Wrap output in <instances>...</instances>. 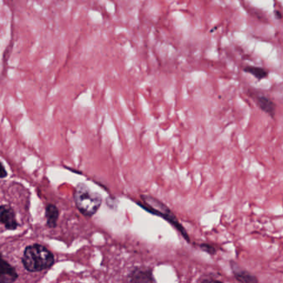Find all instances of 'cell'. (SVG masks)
Here are the masks:
<instances>
[{
  "label": "cell",
  "mask_w": 283,
  "mask_h": 283,
  "mask_svg": "<svg viewBox=\"0 0 283 283\" xmlns=\"http://www.w3.org/2000/svg\"><path fill=\"white\" fill-rule=\"evenodd\" d=\"M200 248L202 249L204 252L207 253L210 255L213 256L217 253V248H215L214 246L211 245V244H208V243H201L200 245Z\"/></svg>",
  "instance_id": "cell-11"
},
{
  "label": "cell",
  "mask_w": 283,
  "mask_h": 283,
  "mask_svg": "<svg viewBox=\"0 0 283 283\" xmlns=\"http://www.w3.org/2000/svg\"><path fill=\"white\" fill-rule=\"evenodd\" d=\"M73 200L79 212L86 217H92L98 212L102 204V197L98 193L93 192L87 185L80 183L75 188Z\"/></svg>",
  "instance_id": "cell-2"
},
{
  "label": "cell",
  "mask_w": 283,
  "mask_h": 283,
  "mask_svg": "<svg viewBox=\"0 0 283 283\" xmlns=\"http://www.w3.org/2000/svg\"><path fill=\"white\" fill-rule=\"evenodd\" d=\"M0 223L3 224L7 230H16L19 226L16 219L15 211L9 205H0Z\"/></svg>",
  "instance_id": "cell-4"
},
{
  "label": "cell",
  "mask_w": 283,
  "mask_h": 283,
  "mask_svg": "<svg viewBox=\"0 0 283 283\" xmlns=\"http://www.w3.org/2000/svg\"><path fill=\"white\" fill-rule=\"evenodd\" d=\"M8 176V172L6 170L5 166L3 163L0 161V179H4Z\"/></svg>",
  "instance_id": "cell-12"
},
{
  "label": "cell",
  "mask_w": 283,
  "mask_h": 283,
  "mask_svg": "<svg viewBox=\"0 0 283 283\" xmlns=\"http://www.w3.org/2000/svg\"><path fill=\"white\" fill-rule=\"evenodd\" d=\"M256 102L258 104V107L264 111L265 113L270 116L272 118H274L276 115V104L273 102L268 96H256Z\"/></svg>",
  "instance_id": "cell-8"
},
{
  "label": "cell",
  "mask_w": 283,
  "mask_h": 283,
  "mask_svg": "<svg viewBox=\"0 0 283 283\" xmlns=\"http://www.w3.org/2000/svg\"><path fill=\"white\" fill-rule=\"evenodd\" d=\"M141 197H142V203H139L138 205H141L143 209L152 214L159 215L168 221L169 223H171L182 234L185 240L190 243V237L185 230V228L183 227L176 216L173 213L172 211L169 210V208L167 207L166 205L149 195H142Z\"/></svg>",
  "instance_id": "cell-3"
},
{
  "label": "cell",
  "mask_w": 283,
  "mask_h": 283,
  "mask_svg": "<svg viewBox=\"0 0 283 283\" xmlns=\"http://www.w3.org/2000/svg\"><path fill=\"white\" fill-rule=\"evenodd\" d=\"M130 282L132 283H156L154 279L152 268L146 267L135 268L130 272L128 275Z\"/></svg>",
  "instance_id": "cell-5"
},
{
  "label": "cell",
  "mask_w": 283,
  "mask_h": 283,
  "mask_svg": "<svg viewBox=\"0 0 283 283\" xmlns=\"http://www.w3.org/2000/svg\"><path fill=\"white\" fill-rule=\"evenodd\" d=\"M59 210L56 205L48 204L45 208V217L48 228H54L58 225L59 218Z\"/></svg>",
  "instance_id": "cell-9"
},
{
  "label": "cell",
  "mask_w": 283,
  "mask_h": 283,
  "mask_svg": "<svg viewBox=\"0 0 283 283\" xmlns=\"http://www.w3.org/2000/svg\"><path fill=\"white\" fill-rule=\"evenodd\" d=\"M274 13H275L276 18L278 19H282V13H281L280 11L275 10L274 11Z\"/></svg>",
  "instance_id": "cell-13"
},
{
  "label": "cell",
  "mask_w": 283,
  "mask_h": 283,
  "mask_svg": "<svg viewBox=\"0 0 283 283\" xmlns=\"http://www.w3.org/2000/svg\"><path fill=\"white\" fill-rule=\"evenodd\" d=\"M55 263L53 253L45 246L34 243L26 247L22 257L23 268L29 273H38L52 268Z\"/></svg>",
  "instance_id": "cell-1"
},
{
  "label": "cell",
  "mask_w": 283,
  "mask_h": 283,
  "mask_svg": "<svg viewBox=\"0 0 283 283\" xmlns=\"http://www.w3.org/2000/svg\"><path fill=\"white\" fill-rule=\"evenodd\" d=\"M18 278V274L15 268L10 265L0 253V283H14Z\"/></svg>",
  "instance_id": "cell-6"
},
{
  "label": "cell",
  "mask_w": 283,
  "mask_h": 283,
  "mask_svg": "<svg viewBox=\"0 0 283 283\" xmlns=\"http://www.w3.org/2000/svg\"><path fill=\"white\" fill-rule=\"evenodd\" d=\"M230 266L232 271H233V275L238 282L248 283H258V279L257 277L253 275L252 273H248V271L243 269L235 262H231Z\"/></svg>",
  "instance_id": "cell-7"
},
{
  "label": "cell",
  "mask_w": 283,
  "mask_h": 283,
  "mask_svg": "<svg viewBox=\"0 0 283 283\" xmlns=\"http://www.w3.org/2000/svg\"><path fill=\"white\" fill-rule=\"evenodd\" d=\"M243 70L247 73L251 74L256 79H258V81L267 78L269 75V71L268 70L259 67L247 66L243 68Z\"/></svg>",
  "instance_id": "cell-10"
}]
</instances>
